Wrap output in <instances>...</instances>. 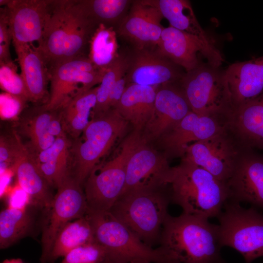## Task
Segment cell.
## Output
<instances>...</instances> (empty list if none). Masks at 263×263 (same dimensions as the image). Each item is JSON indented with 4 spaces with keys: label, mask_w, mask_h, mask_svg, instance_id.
Here are the masks:
<instances>
[{
    "label": "cell",
    "mask_w": 263,
    "mask_h": 263,
    "mask_svg": "<svg viewBox=\"0 0 263 263\" xmlns=\"http://www.w3.org/2000/svg\"><path fill=\"white\" fill-rule=\"evenodd\" d=\"M85 15L78 0H51L43 37L37 47L49 71L86 54L97 28Z\"/></svg>",
    "instance_id": "obj_1"
},
{
    "label": "cell",
    "mask_w": 263,
    "mask_h": 263,
    "mask_svg": "<svg viewBox=\"0 0 263 263\" xmlns=\"http://www.w3.org/2000/svg\"><path fill=\"white\" fill-rule=\"evenodd\" d=\"M219 225L182 213L169 214L162 228L159 246L181 263H225L221 255Z\"/></svg>",
    "instance_id": "obj_2"
},
{
    "label": "cell",
    "mask_w": 263,
    "mask_h": 263,
    "mask_svg": "<svg viewBox=\"0 0 263 263\" xmlns=\"http://www.w3.org/2000/svg\"><path fill=\"white\" fill-rule=\"evenodd\" d=\"M166 184L171 202L180 206L183 213L207 219L218 217L230 198L227 183L182 160L170 168Z\"/></svg>",
    "instance_id": "obj_3"
},
{
    "label": "cell",
    "mask_w": 263,
    "mask_h": 263,
    "mask_svg": "<svg viewBox=\"0 0 263 263\" xmlns=\"http://www.w3.org/2000/svg\"><path fill=\"white\" fill-rule=\"evenodd\" d=\"M167 185L145 187L122 194L108 211L141 241L152 247L160 237L171 202Z\"/></svg>",
    "instance_id": "obj_4"
},
{
    "label": "cell",
    "mask_w": 263,
    "mask_h": 263,
    "mask_svg": "<svg viewBox=\"0 0 263 263\" xmlns=\"http://www.w3.org/2000/svg\"><path fill=\"white\" fill-rule=\"evenodd\" d=\"M129 123L113 108L92 118L72 144L71 175L82 185L100 159L125 132Z\"/></svg>",
    "instance_id": "obj_5"
},
{
    "label": "cell",
    "mask_w": 263,
    "mask_h": 263,
    "mask_svg": "<svg viewBox=\"0 0 263 263\" xmlns=\"http://www.w3.org/2000/svg\"><path fill=\"white\" fill-rule=\"evenodd\" d=\"M96 243L103 246L116 263H181L161 247L154 248L141 241L109 212L87 214Z\"/></svg>",
    "instance_id": "obj_6"
},
{
    "label": "cell",
    "mask_w": 263,
    "mask_h": 263,
    "mask_svg": "<svg viewBox=\"0 0 263 263\" xmlns=\"http://www.w3.org/2000/svg\"><path fill=\"white\" fill-rule=\"evenodd\" d=\"M179 83L192 112L227 123L234 108L225 71L201 64L184 74Z\"/></svg>",
    "instance_id": "obj_7"
},
{
    "label": "cell",
    "mask_w": 263,
    "mask_h": 263,
    "mask_svg": "<svg viewBox=\"0 0 263 263\" xmlns=\"http://www.w3.org/2000/svg\"><path fill=\"white\" fill-rule=\"evenodd\" d=\"M134 130L122 144L119 153L100 168L96 167L84 182L87 214L108 212L121 195L126 182V166L131 153L142 140Z\"/></svg>",
    "instance_id": "obj_8"
},
{
    "label": "cell",
    "mask_w": 263,
    "mask_h": 263,
    "mask_svg": "<svg viewBox=\"0 0 263 263\" xmlns=\"http://www.w3.org/2000/svg\"><path fill=\"white\" fill-rule=\"evenodd\" d=\"M221 243L238 251L245 263L263 257V214L228 200L217 217Z\"/></svg>",
    "instance_id": "obj_9"
},
{
    "label": "cell",
    "mask_w": 263,
    "mask_h": 263,
    "mask_svg": "<svg viewBox=\"0 0 263 263\" xmlns=\"http://www.w3.org/2000/svg\"><path fill=\"white\" fill-rule=\"evenodd\" d=\"M245 149L227 125L217 134L188 146L182 160L227 183Z\"/></svg>",
    "instance_id": "obj_10"
},
{
    "label": "cell",
    "mask_w": 263,
    "mask_h": 263,
    "mask_svg": "<svg viewBox=\"0 0 263 263\" xmlns=\"http://www.w3.org/2000/svg\"><path fill=\"white\" fill-rule=\"evenodd\" d=\"M82 185L70 174L57 188L41 236L40 263H47L55 238L68 223L87 214L86 196Z\"/></svg>",
    "instance_id": "obj_11"
},
{
    "label": "cell",
    "mask_w": 263,
    "mask_h": 263,
    "mask_svg": "<svg viewBox=\"0 0 263 263\" xmlns=\"http://www.w3.org/2000/svg\"><path fill=\"white\" fill-rule=\"evenodd\" d=\"M50 92L48 110H56L79 91H86L100 84L105 72L97 69L88 56L60 63L49 70Z\"/></svg>",
    "instance_id": "obj_12"
},
{
    "label": "cell",
    "mask_w": 263,
    "mask_h": 263,
    "mask_svg": "<svg viewBox=\"0 0 263 263\" xmlns=\"http://www.w3.org/2000/svg\"><path fill=\"white\" fill-rule=\"evenodd\" d=\"M51 0H0L13 44L41 42Z\"/></svg>",
    "instance_id": "obj_13"
},
{
    "label": "cell",
    "mask_w": 263,
    "mask_h": 263,
    "mask_svg": "<svg viewBox=\"0 0 263 263\" xmlns=\"http://www.w3.org/2000/svg\"><path fill=\"white\" fill-rule=\"evenodd\" d=\"M227 125L215 117L190 111L155 141L168 160L182 158L188 146L217 134Z\"/></svg>",
    "instance_id": "obj_14"
},
{
    "label": "cell",
    "mask_w": 263,
    "mask_h": 263,
    "mask_svg": "<svg viewBox=\"0 0 263 263\" xmlns=\"http://www.w3.org/2000/svg\"><path fill=\"white\" fill-rule=\"evenodd\" d=\"M170 168L162 153L151 146L143 136L128 159L125 185L121 195L137 188L167 185Z\"/></svg>",
    "instance_id": "obj_15"
},
{
    "label": "cell",
    "mask_w": 263,
    "mask_h": 263,
    "mask_svg": "<svg viewBox=\"0 0 263 263\" xmlns=\"http://www.w3.org/2000/svg\"><path fill=\"white\" fill-rule=\"evenodd\" d=\"M163 18L158 9L147 0L133 1L116 33L134 44L136 49H153L164 28L161 24Z\"/></svg>",
    "instance_id": "obj_16"
},
{
    "label": "cell",
    "mask_w": 263,
    "mask_h": 263,
    "mask_svg": "<svg viewBox=\"0 0 263 263\" xmlns=\"http://www.w3.org/2000/svg\"><path fill=\"white\" fill-rule=\"evenodd\" d=\"M127 61L125 77L128 84L158 88L179 82L184 74L178 66L161 56L156 49H136Z\"/></svg>",
    "instance_id": "obj_17"
},
{
    "label": "cell",
    "mask_w": 263,
    "mask_h": 263,
    "mask_svg": "<svg viewBox=\"0 0 263 263\" xmlns=\"http://www.w3.org/2000/svg\"><path fill=\"white\" fill-rule=\"evenodd\" d=\"M227 184L229 200L263 209V155L245 148Z\"/></svg>",
    "instance_id": "obj_18"
},
{
    "label": "cell",
    "mask_w": 263,
    "mask_h": 263,
    "mask_svg": "<svg viewBox=\"0 0 263 263\" xmlns=\"http://www.w3.org/2000/svg\"><path fill=\"white\" fill-rule=\"evenodd\" d=\"M191 111L179 87L174 84L158 87L152 118L142 132L149 143L155 141Z\"/></svg>",
    "instance_id": "obj_19"
},
{
    "label": "cell",
    "mask_w": 263,
    "mask_h": 263,
    "mask_svg": "<svg viewBox=\"0 0 263 263\" xmlns=\"http://www.w3.org/2000/svg\"><path fill=\"white\" fill-rule=\"evenodd\" d=\"M225 71L233 111L263 94V56L234 63Z\"/></svg>",
    "instance_id": "obj_20"
},
{
    "label": "cell",
    "mask_w": 263,
    "mask_h": 263,
    "mask_svg": "<svg viewBox=\"0 0 263 263\" xmlns=\"http://www.w3.org/2000/svg\"><path fill=\"white\" fill-rule=\"evenodd\" d=\"M156 48L159 54L183 68L186 72L202 64L200 56L206 58L205 49L197 39L170 26L163 30Z\"/></svg>",
    "instance_id": "obj_21"
},
{
    "label": "cell",
    "mask_w": 263,
    "mask_h": 263,
    "mask_svg": "<svg viewBox=\"0 0 263 263\" xmlns=\"http://www.w3.org/2000/svg\"><path fill=\"white\" fill-rule=\"evenodd\" d=\"M13 45L29 101L46 104L49 97L47 87L50 74L41 53L32 44Z\"/></svg>",
    "instance_id": "obj_22"
},
{
    "label": "cell",
    "mask_w": 263,
    "mask_h": 263,
    "mask_svg": "<svg viewBox=\"0 0 263 263\" xmlns=\"http://www.w3.org/2000/svg\"><path fill=\"white\" fill-rule=\"evenodd\" d=\"M227 125L244 148L263 150V94L235 109Z\"/></svg>",
    "instance_id": "obj_23"
},
{
    "label": "cell",
    "mask_w": 263,
    "mask_h": 263,
    "mask_svg": "<svg viewBox=\"0 0 263 263\" xmlns=\"http://www.w3.org/2000/svg\"><path fill=\"white\" fill-rule=\"evenodd\" d=\"M157 88L137 84H128L124 93L113 108L133 127L143 132L153 117Z\"/></svg>",
    "instance_id": "obj_24"
},
{
    "label": "cell",
    "mask_w": 263,
    "mask_h": 263,
    "mask_svg": "<svg viewBox=\"0 0 263 263\" xmlns=\"http://www.w3.org/2000/svg\"><path fill=\"white\" fill-rule=\"evenodd\" d=\"M12 169L19 186L28 194L32 204L48 211L54 196L50 190L49 185L39 170L33 153L24 146Z\"/></svg>",
    "instance_id": "obj_25"
},
{
    "label": "cell",
    "mask_w": 263,
    "mask_h": 263,
    "mask_svg": "<svg viewBox=\"0 0 263 263\" xmlns=\"http://www.w3.org/2000/svg\"><path fill=\"white\" fill-rule=\"evenodd\" d=\"M71 145L65 135L56 138L48 149L38 153L32 152L39 170L50 186L57 188L70 174Z\"/></svg>",
    "instance_id": "obj_26"
},
{
    "label": "cell",
    "mask_w": 263,
    "mask_h": 263,
    "mask_svg": "<svg viewBox=\"0 0 263 263\" xmlns=\"http://www.w3.org/2000/svg\"><path fill=\"white\" fill-rule=\"evenodd\" d=\"M156 7L170 26L190 34L203 45H207L211 37L202 28L194 14L190 2L187 0H147Z\"/></svg>",
    "instance_id": "obj_27"
},
{
    "label": "cell",
    "mask_w": 263,
    "mask_h": 263,
    "mask_svg": "<svg viewBox=\"0 0 263 263\" xmlns=\"http://www.w3.org/2000/svg\"><path fill=\"white\" fill-rule=\"evenodd\" d=\"M97 88L79 91L59 109L64 131L75 139L81 135L90 121L89 116L96 102Z\"/></svg>",
    "instance_id": "obj_28"
},
{
    "label": "cell",
    "mask_w": 263,
    "mask_h": 263,
    "mask_svg": "<svg viewBox=\"0 0 263 263\" xmlns=\"http://www.w3.org/2000/svg\"><path fill=\"white\" fill-rule=\"evenodd\" d=\"M95 242L88 216L73 220L59 231L54 242L48 263H53L78 246Z\"/></svg>",
    "instance_id": "obj_29"
},
{
    "label": "cell",
    "mask_w": 263,
    "mask_h": 263,
    "mask_svg": "<svg viewBox=\"0 0 263 263\" xmlns=\"http://www.w3.org/2000/svg\"><path fill=\"white\" fill-rule=\"evenodd\" d=\"M56 110H46L43 104L34 108L21 122V131L29 139L34 153L48 149L55 141L56 138L49 132V126Z\"/></svg>",
    "instance_id": "obj_30"
},
{
    "label": "cell",
    "mask_w": 263,
    "mask_h": 263,
    "mask_svg": "<svg viewBox=\"0 0 263 263\" xmlns=\"http://www.w3.org/2000/svg\"><path fill=\"white\" fill-rule=\"evenodd\" d=\"M116 34L114 27L101 24L91 38L88 57L100 71H106L120 56Z\"/></svg>",
    "instance_id": "obj_31"
},
{
    "label": "cell",
    "mask_w": 263,
    "mask_h": 263,
    "mask_svg": "<svg viewBox=\"0 0 263 263\" xmlns=\"http://www.w3.org/2000/svg\"><path fill=\"white\" fill-rule=\"evenodd\" d=\"M33 225V217L28 207H7L0 213V248H7L26 235Z\"/></svg>",
    "instance_id": "obj_32"
},
{
    "label": "cell",
    "mask_w": 263,
    "mask_h": 263,
    "mask_svg": "<svg viewBox=\"0 0 263 263\" xmlns=\"http://www.w3.org/2000/svg\"><path fill=\"white\" fill-rule=\"evenodd\" d=\"M86 17L96 26L114 27L132 3L128 0H78Z\"/></svg>",
    "instance_id": "obj_33"
},
{
    "label": "cell",
    "mask_w": 263,
    "mask_h": 263,
    "mask_svg": "<svg viewBox=\"0 0 263 263\" xmlns=\"http://www.w3.org/2000/svg\"><path fill=\"white\" fill-rule=\"evenodd\" d=\"M127 67V58L120 55L106 70L101 83L98 86L96 102L91 113L92 118L97 117L107 111V103L111 90L116 81L125 75Z\"/></svg>",
    "instance_id": "obj_34"
},
{
    "label": "cell",
    "mask_w": 263,
    "mask_h": 263,
    "mask_svg": "<svg viewBox=\"0 0 263 263\" xmlns=\"http://www.w3.org/2000/svg\"><path fill=\"white\" fill-rule=\"evenodd\" d=\"M109 259L106 249L95 242L73 249L59 263H103Z\"/></svg>",
    "instance_id": "obj_35"
},
{
    "label": "cell",
    "mask_w": 263,
    "mask_h": 263,
    "mask_svg": "<svg viewBox=\"0 0 263 263\" xmlns=\"http://www.w3.org/2000/svg\"><path fill=\"white\" fill-rule=\"evenodd\" d=\"M0 85L5 93L29 101L23 79L13 61L0 64Z\"/></svg>",
    "instance_id": "obj_36"
},
{
    "label": "cell",
    "mask_w": 263,
    "mask_h": 263,
    "mask_svg": "<svg viewBox=\"0 0 263 263\" xmlns=\"http://www.w3.org/2000/svg\"><path fill=\"white\" fill-rule=\"evenodd\" d=\"M0 142V165L13 167L23 145L17 135L13 138L1 136Z\"/></svg>",
    "instance_id": "obj_37"
},
{
    "label": "cell",
    "mask_w": 263,
    "mask_h": 263,
    "mask_svg": "<svg viewBox=\"0 0 263 263\" xmlns=\"http://www.w3.org/2000/svg\"><path fill=\"white\" fill-rule=\"evenodd\" d=\"M25 100L7 93L0 94V113L3 116H16L22 109Z\"/></svg>",
    "instance_id": "obj_38"
},
{
    "label": "cell",
    "mask_w": 263,
    "mask_h": 263,
    "mask_svg": "<svg viewBox=\"0 0 263 263\" xmlns=\"http://www.w3.org/2000/svg\"><path fill=\"white\" fill-rule=\"evenodd\" d=\"M12 37L8 25L0 13V63L12 61L10 52V45Z\"/></svg>",
    "instance_id": "obj_39"
},
{
    "label": "cell",
    "mask_w": 263,
    "mask_h": 263,
    "mask_svg": "<svg viewBox=\"0 0 263 263\" xmlns=\"http://www.w3.org/2000/svg\"><path fill=\"white\" fill-rule=\"evenodd\" d=\"M32 204L28 194L20 187L13 190L8 198V207L19 209L25 208Z\"/></svg>",
    "instance_id": "obj_40"
},
{
    "label": "cell",
    "mask_w": 263,
    "mask_h": 263,
    "mask_svg": "<svg viewBox=\"0 0 263 263\" xmlns=\"http://www.w3.org/2000/svg\"><path fill=\"white\" fill-rule=\"evenodd\" d=\"M127 84L125 75L116 81L109 96L107 106V111L114 108L117 104L124 93Z\"/></svg>",
    "instance_id": "obj_41"
},
{
    "label": "cell",
    "mask_w": 263,
    "mask_h": 263,
    "mask_svg": "<svg viewBox=\"0 0 263 263\" xmlns=\"http://www.w3.org/2000/svg\"><path fill=\"white\" fill-rule=\"evenodd\" d=\"M2 263H23L22 261L19 259H12L5 260Z\"/></svg>",
    "instance_id": "obj_42"
},
{
    "label": "cell",
    "mask_w": 263,
    "mask_h": 263,
    "mask_svg": "<svg viewBox=\"0 0 263 263\" xmlns=\"http://www.w3.org/2000/svg\"><path fill=\"white\" fill-rule=\"evenodd\" d=\"M103 263H115L114 261L109 259V260H106V261H105Z\"/></svg>",
    "instance_id": "obj_43"
},
{
    "label": "cell",
    "mask_w": 263,
    "mask_h": 263,
    "mask_svg": "<svg viewBox=\"0 0 263 263\" xmlns=\"http://www.w3.org/2000/svg\"><path fill=\"white\" fill-rule=\"evenodd\" d=\"M146 263V262H137V263Z\"/></svg>",
    "instance_id": "obj_44"
}]
</instances>
